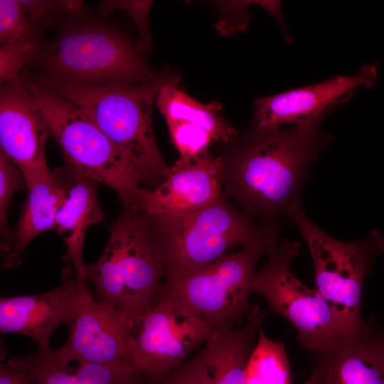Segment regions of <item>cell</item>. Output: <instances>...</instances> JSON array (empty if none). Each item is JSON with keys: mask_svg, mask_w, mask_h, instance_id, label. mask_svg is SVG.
<instances>
[{"mask_svg": "<svg viewBox=\"0 0 384 384\" xmlns=\"http://www.w3.org/2000/svg\"><path fill=\"white\" fill-rule=\"evenodd\" d=\"M325 115L290 128L253 127L221 157L223 196L262 223H278L300 199L309 165L332 141L320 129Z\"/></svg>", "mask_w": 384, "mask_h": 384, "instance_id": "cell-1", "label": "cell"}, {"mask_svg": "<svg viewBox=\"0 0 384 384\" xmlns=\"http://www.w3.org/2000/svg\"><path fill=\"white\" fill-rule=\"evenodd\" d=\"M31 77L85 113L127 156L142 183L155 188L171 173L156 142L152 106L164 82L162 73L147 82L110 86H86L39 74Z\"/></svg>", "mask_w": 384, "mask_h": 384, "instance_id": "cell-2", "label": "cell"}, {"mask_svg": "<svg viewBox=\"0 0 384 384\" xmlns=\"http://www.w3.org/2000/svg\"><path fill=\"white\" fill-rule=\"evenodd\" d=\"M164 279L163 260L147 214L122 205L103 252L87 265V283L93 287L96 299L134 320L164 297Z\"/></svg>", "mask_w": 384, "mask_h": 384, "instance_id": "cell-3", "label": "cell"}, {"mask_svg": "<svg viewBox=\"0 0 384 384\" xmlns=\"http://www.w3.org/2000/svg\"><path fill=\"white\" fill-rule=\"evenodd\" d=\"M146 213L163 260L164 282L208 264L236 247L279 238V223H259L224 196L191 213Z\"/></svg>", "mask_w": 384, "mask_h": 384, "instance_id": "cell-4", "label": "cell"}, {"mask_svg": "<svg viewBox=\"0 0 384 384\" xmlns=\"http://www.w3.org/2000/svg\"><path fill=\"white\" fill-rule=\"evenodd\" d=\"M18 80L42 117L50 137L58 144L70 174L88 177L113 188L122 204L134 207L143 189L127 156L80 110L38 83L30 73Z\"/></svg>", "mask_w": 384, "mask_h": 384, "instance_id": "cell-5", "label": "cell"}, {"mask_svg": "<svg viewBox=\"0 0 384 384\" xmlns=\"http://www.w3.org/2000/svg\"><path fill=\"white\" fill-rule=\"evenodd\" d=\"M44 75L86 86L138 84L158 75L121 32L98 23L65 28L36 56Z\"/></svg>", "mask_w": 384, "mask_h": 384, "instance_id": "cell-6", "label": "cell"}, {"mask_svg": "<svg viewBox=\"0 0 384 384\" xmlns=\"http://www.w3.org/2000/svg\"><path fill=\"white\" fill-rule=\"evenodd\" d=\"M287 216L306 241L314 267L315 289L331 307L343 338L356 335L366 324L361 311L364 282L377 257L384 254V238L372 230L356 241L334 238L308 217L301 199Z\"/></svg>", "mask_w": 384, "mask_h": 384, "instance_id": "cell-7", "label": "cell"}, {"mask_svg": "<svg viewBox=\"0 0 384 384\" xmlns=\"http://www.w3.org/2000/svg\"><path fill=\"white\" fill-rule=\"evenodd\" d=\"M278 239L260 241L164 282V294L189 308L213 330L231 324L249 310L251 280L259 260Z\"/></svg>", "mask_w": 384, "mask_h": 384, "instance_id": "cell-8", "label": "cell"}, {"mask_svg": "<svg viewBox=\"0 0 384 384\" xmlns=\"http://www.w3.org/2000/svg\"><path fill=\"white\" fill-rule=\"evenodd\" d=\"M299 248L298 242L279 238L250 287L297 329V339L314 353L344 338L330 305L315 288L306 287L293 274L291 265Z\"/></svg>", "mask_w": 384, "mask_h": 384, "instance_id": "cell-9", "label": "cell"}, {"mask_svg": "<svg viewBox=\"0 0 384 384\" xmlns=\"http://www.w3.org/2000/svg\"><path fill=\"white\" fill-rule=\"evenodd\" d=\"M213 329L174 298L164 296L134 320L131 352L134 367L146 379H158L182 365Z\"/></svg>", "mask_w": 384, "mask_h": 384, "instance_id": "cell-10", "label": "cell"}, {"mask_svg": "<svg viewBox=\"0 0 384 384\" xmlns=\"http://www.w3.org/2000/svg\"><path fill=\"white\" fill-rule=\"evenodd\" d=\"M133 319L109 303L96 299L87 287L73 319L68 324L66 342L54 351L68 359L133 365Z\"/></svg>", "mask_w": 384, "mask_h": 384, "instance_id": "cell-11", "label": "cell"}, {"mask_svg": "<svg viewBox=\"0 0 384 384\" xmlns=\"http://www.w3.org/2000/svg\"><path fill=\"white\" fill-rule=\"evenodd\" d=\"M87 282L78 279L71 266L64 269L62 283L43 293L0 299L1 333L31 338L39 353L51 350L50 338L62 324L73 319Z\"/></svg>", "mask_w": 384, "mask_h": 384, "instance_id": "cell-12", "label": "cell"}, {"mask_svg": "<svg viewBox=\"0 0 384 384\" xmlns=\"http://www.w3.org/2000/svg\"><path fill=\"white\" fill-rule=\"evenodd\" d=\"M1 85L0 151L18 166L28 185L53 174L45 152L50 134L18 79Z\"/></svg>", "mask_w": 384, "mask_h": 384, "instance_id": "cell-13", "label": "cell"}, {"mask_svg": "<svg viewBox=\"0 0 384 384\" xmlns=\"http://www.w3.org/2000/svg\"><path fill=\"white\" fill-rule=\"evenodd\" d=\"M375 64L361 67L351 76H336L314 85L295 88L255 100L254 127L300 124L326 114L360 87H371L378 76Z\"/></svg>", "mask_w": 384, "mask_h": 384, "instance_id": "cell-14", "label": "cell"}, {"mask_svg": "<svg viewBox=\"0 0 384 384\" xmlns=\"http://www.w3.org/2000/svg\"><path fill=\"white\" fill-rule=\"evenodd\" d=\"M222 158L209 151L192 160L178 159L169 177L155 188H143L135 208L149 214L174 215L206 208L223 197Z\"/></svg>", "mask_w": 384, "mask_h": 384, "instance_id": "cell-15", "label": "cell"}, {"mask_svg": "<svg viewBox=\"0 0 384 384\" xmlns=\"http://www.w3.org/2000/svg\"><path fill=\"white\" fill-rule=\"evenodd\" d=\"M383 331L370 317L356 335L314 353L319 384H384Z\"/></svg>", "mask_w": 384, "mask_h": 384, "instance_id": "cell-16", "label": "cell"}, {"mask_svg": "<svg viewBox=\"0 0 384 384\" xmlns=\"http://www.w3.org/2000/svg\"><path fill=\"white\" fill-rule=\"evenodd\" d=\"M265 317L257 306L245 324L213 330L202 351L188 361L201 384H245V368Z\"/></svg>", "mask_w": 384, "mask_h": 384, "instance_id": "cell-17", "label": "cell"}, {"mask_svg": "<svg viewBox=\"0 0 384 384\" xmlns=\"http://www.w3.org/2000/svg\"><path fill=\"white\" fill-rule=\"evenodd\" d=\"M24 202L12 245L3 256L1 268L18 267L27 245L43 232L55 229L56 216L69 188V176L65 169H57L50 176L27 185Z\"/></svg>", "mask_w": 384, "mask_h": 384, "instance_id": "cell-18", "label": "cell"}, {"mask_svg": "<svg viewBox=\"0 0 384 384\" xmlns=\"http://www.w3.org/2000/svg\"><path fill=\"white\" fill-rule=\"evenodd\" d=\"M17 358L29 373L33 384H140L144 378L131 364L68 359L52 349Z\"/></svg>", "mask_w": 384, "mask_h": 384, "instance_id": "cell-19", "label": "cell"}, {"mask_svg": "<svg viewBox=\"0 0 384 384\" xmlns=\"http://www.w3.org/2000/svg\"><path fill=\"white\" fill-rule=\"evenodd\" d=\"M65 171L69 176V188L57 214L55 230L60 235L67 249L62 261L71 262L78 279L86 282L87 265L83 261L85 234L90 226L100 223L103 218L97 197L100 183Z\"/></svg>", "mask_w": 384, "mask_h": 384, "instance_id": "cell-20", "label": "cell"}, {"mask_svg": "<svg viewBox=\"0 0 384 384\" xmlns=\"http://www.w3.org/2000/svg\"><path fill=\"white\" fill-rule=\"evenodd\" d=\"M178 82L176 77H171L163 84L156 97L166 122L181 120L196 125L208 132L214 142L227 144L236 139L238 132L220 114L219 102L201 103L180 89Z\"/></svg>", "mask_w": 384, "mask_h": 384, "instance_id": "cell-21", "label": "cell"}, {"mask_svg": "<svg viewBox=\"0 0 384 384\" xmlns=\"http://www.w3.org/2000/svg\"><path fill=\"white\" fill-rule=\"evenodd\" d=\"M245 384H291L284 341L269 338L262 329L246 365Z\"/></svg>", "mask_w": 384, "mask_h": 384, "instance_id": "cell-22", "label": "cell"}, {"mask_svg": "<svg viewBox=\"0 0 384 384\" xmlns=\"http://www.w3.org/2000/svg\"><path fill=\"white\" fill-rule=\"evenodd\" d=\"M25 189L28 190V188L21 170L0 151V230L2 255L9 251L14 240V230L7 223L11 198L16 191Z\"/></svg>", "mask_w": 384, "mask_h": 384, "instance_id": "cell-23", "label": "cell"}, {"mask_svg": "<svg viewBox=\"0 0 384 384\" xmlns=\"http://www.w3.org/2000/svg\"><path fill=\"white\" fill-rule=\"evenodd\" d=\"M40 27L28 19L20 1H0L1 46L39 38Z\"/></svg>", "mask_w": 384, "mask_h": 384, "instance_id": "cell-24", "label": "cell"}, {"mask_svg": "<svg viewBox=\"0 0 384 384\" xmlns=\"http://www.w3.org/2000/svg\"><path fill=\"white\" fill-rule=\"evenodd\" d=\"M170 139L183 160H192L208 151L213 141L210 134L193 124L174 120L166 122Z\"/></svg>", "mask_w": 384, "mask_h": 384, "instance_id": "cell-25", "label": "cell"}, {"mask_svg": "<svg viewBox=\"0 0 384 384\" xmlns=\"http://www.w3.org/2000/svg\"><path fill=\"white\" fill-rule=\"evenodd\" d=\"M41 45L39 38L24 41L10 46H1L0 79L1 84L16 81L23 66L36 59Z\"/></svg>", "mask_w": 384, "mask_h": 384, "instance_id": "cell-26", "label": "cell"}, {"mask_svg": "<svg viewBox=\"0 0 384 384\" xmlns=\"http://www.w3.org/2000/svg\"><path fill=\"white\" fill-rule=\"evenodd\" d=\"M22 7L33 23L41 26V22L51 16L78 14L83 11L82 3L78 1H20Z\"/></svg>", "mask_w": 384, "mask_h": 384, "instance_id": "cell-27", "label": "cell"}, {"mask_svg": "<svg viewBox=\"0 0 384 384\" xmlns=\"http://www.w3.org/2000/svg\"><path fill=\"white\" fill-rule=\"evenodd\" d=\"M151 6L150 1H105L100 6V12L104 15L110 14L114 10H124L130 13L138 25L139 37L137 44V49L144 53L149 46V37L146 29V16Z\"/></svg>", "mask_w": 384, "mask_h": 384, "instance_id": "cell-28", "label": "cell"}, {"mask_svg": "<svg viewBox=\"0 0 384 384\" xmlns=\"http://www.w3.org/2000/svg\"><path fill=\"white\" fill-rule=\"evenodd\" d=\"M0 384H33L27 370L17 356L0 366Z\"/></svg>", "mask_w": 384, "mask_h": 384, "instance_id": "cell-29", "label": "cell"}, {"mask_svg": "<svg viewBox=\"0 0 384 384\" xmlns=\"http://www.w3.org/2000/svg\"><path fill=\"white\" fill-rule=\"evenodd\" d=\"M141 384H201V383L187 362L162 378H144Z\"/></svg>", "mask_w": 384, "mask_h": 384, "instance_id": "cell-30", "label": "cell"}, {"mask_svg": "<svg viewBox=\"0 0 384 384\" xmlns=\"http://www.w3.org/2000/svg\"><path fill=\"white\" fill-rule=\"evenodd\" d=\"M302 384H319V374L318 370L314 368L307 380Z\"/></svg>", "mask_w": 384, "mask_h": 384, "instance_id": "cell-31", "label": "cell"}, {"mask_svg": "<svg viewBox=\"0 0 384 384\" xmlns=\"http://www.w3.org/2000/svg\"><path fill=\"white\" fill-rule=\"evenodd\" d=\"M383 335H384V331H383Z\"/></svg>", "mask_w": 384, "mask_h": 384, "instance_id": "cell-32", "label": "cell"}, {"mask_svg": "<svg viewBox=\"0 0 384 384\" xmlns=\"http://www.w3.org/2000/svg\"><path fill=\"white\" fill-rule=\"evenodd\" d=\"M141 384V383H140Z\"/></svg>", "mask_w": 384, "mask_h": 384, "instance_id": "cell-33", "label": "cell"}]
</instances>
